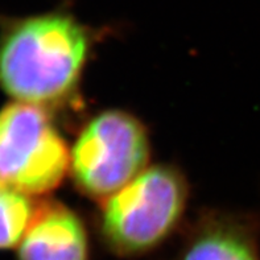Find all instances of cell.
I'll use <instances>...</instances> for the list:
<instances>
[{
    "instance_id": "obj_1",
    "label": "cell",
    "mask_w": 260,
    "mask_h": 260,
    "mask_svg": "<svg viewBox=\"0 0 260 260\" xmlns=\"http://www.w3.org/2000/svg\"><path fill=\"white\" fill-rule=\"evenodd\" d=\"M92 32L69 10L23 17L0 15V89L44 109L77 92Z\"/></svg>"
},
{
    "instance_id": "obj_2",
    "label": "cell",
    "mask_w": 260,
    "mask_h": 260,
    "mask_svg": "<svg viewBox=\"0 0 260 260\" xmlns=\"http://www.w3.org/2000/svg\"><path fill=\"white\" fill-rule=\"evenodd\" d=\"M186 186L177 171L164 165L145 168L106 200L102 234L120 255L147 252L171 234L181 218Z\"/></svg>"
},
{
    "instance_id": "obj_3",
    "label": "cell",
    "mask_w": 260,
    "mask_h": 260,
    "mask_svg": "<svg viewBox=\"0 0 260 260\" xmlns=\"http://www.w3.org/2000/svg\"><path fill=\"white\" fill-rule=\"evenodd\" d=\"M70 169V151L46 109L13 102L0 110V188L41 196Z\"/></svg>"
},
{
    "instance_id": "obj_4",
    "label": "cell",
    "mask_w": 260,
    "mask_h": 260,
    "mask_svg": "<svg viewBox=\"0 0 260 260\" xmlns=\"http://www.w3.org/2000/svg\"><path fill=\"white\" fill-rule=\"evenodd\" d=\"M149 158L144 125L128 112L107 110L90 120L70 152V172L83 193L107 200L142 173Z\"/></svg>"
},
{
    "instance_id": "obj_5",
    "label": "cell",
    "mask_w": 260,
    "mask_h": 260,
    "mask_svg": "<svg viewBox=\"0 0 260 260\" xmlns=\"http://www.w3.org/2000/svg\"><path fill=\"white\" fill-rule=\"evenodd\" d=\"M19 260H89V239L78 215L61 204H39L19 246Z\"/></svg>"
},
{
    "instance_id": "obj_6",
    "label": "cell",
    "mask_w": 260,
    "mask_h": 260,
    "mask_svg": "<svg viewBox=\"0 0 260 260\" xmlns=\"http://www.w3.org/2000/svg\"><path fill=\"white\" fill-rule=\"evenodd\" d=\"M181 260H260L254 246L239 233L224 229L198 235Z\"/></svg>"
},
{
    "instance_id": "obj_7",
    "label": "cell",
    "mask_w": 260,
    "mask_h": 260,
    "mask_svg": "<svg viewBox=\"0 0 260 260\" xmlns=\"http://www.w3.org/2000/svg\"><path fill=\"white\" fill-rule=\"evenodd\" d=\"M37 209L29 196L0 188V250L20 244Z\"/></svg>"
}]
</instances>
